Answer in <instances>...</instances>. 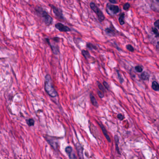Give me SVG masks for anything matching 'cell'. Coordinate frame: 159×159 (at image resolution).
I'll return each instance as SVG.
<instances>
[{
  "label": "cell",
  "instance_id": "cell-4",
  "mask_svg": "<svg viewBox=\"0 0 159 159\" xmlns=\"http://www.w3.org/2000/svg\"><path fill=\"white\" fill-rule=\"evenodd\" d=\"M52 10H53V13L55 14V16L59 19L63 20L64 19L62 11L61 10L59 9L56 7L54 6L53 5H49Z\"/></svg>",
  "mask_w": 159,
  "mask_h": 159
},
{
  "label": "cell",
  "instance_id": "cell-25",
  "mask_svg": "<svg viewBox=\"0 0 159 159\" xmlns=\"http://www.w3.org/2000/svg\"><path fill=\"white\" fill-rule=\"evenodd\" d=\"M103 85L104 86V87H105L107 90H109V89H110V87H109V84H108V83H107V82H106V81H104Z\"/></svg>",
  "mask_w": 159,
  "mask_h": 159
},
{
  "label": "cell",
  "instance_id": "cell-9",
  "mask_svg": "<svg viewBox=\"0 0 159 159\" xmlns=\"http://www.w3.org/2000/svg\"><path fill=\"white\" fill-rule=\"evenodd\" d=\"M98 124H99V125H100V127H101L102 131L103 133L104 136H105L106 140H107V141H108L109 143H111V139H110V137H109V135H108V133H107V130H106L104 126L102 125L101 123H98Z\"/></svg>",
  "mask_w": 159,
  "mask_h": 159
},
{
  "label": "cell",
  "instance_id": "cell-20",
  "mask_svg": "<svg viewBox=\"0 0 159 159\" xmlns=\"http://www.w3.org/2000/svg\"><path fill=\"white\" fill-rule=\"evenodd\" d=\"M126 48L128 49L129 51H130V52H133L134 51V48H133V47L130 44L127 45V46H126Z\"/></svg>",
  "mask_w": 159,
  "mask_h": 159
},
{
  "label": "cell",
  "instance_id": "cell-29",
  "mask_svg": "<svg viewBox=\"0 0 159 159\" xmlns=\"http://www.w3.org/2000/svg\"><path fill=\"white\" fill-rule=\"evenodd\" d=\"M109 2L111 3L112 4H116L117 3L116 0H109Z\"/></svg>",
  "mask_w": 159,
  "mask_h": 159
},
{
  "label": "cell",
  "instance_id": "cell-21",
  "mask_svg": "<svg viewBox=\"0 0 159 159\" xmlns=\"http://www.w3.org/2000/svg\"><path fill=\"white\" fill-rule=\"evenodd\" d=\"M130 7V5L129 3H126L123 6V9L124 10H126V11H127V10H129V9Z\"/></svg>",
  "mask_w": 159,
  "mask_h": 159
},
{
  "label": "cell",
  "instance_id": "cell-12",
  "mask_svg": "<svg viewBox=\"0 0 159 159\" xmlns=\"http://www.w3.org/2000/svg\"><path fill=\"white\" fill-rule=\"evenodd\" d=\"M152 88L153 90L158 91L159 90V85L157 81L155 80L152 82Z\"/></svg>",
  "mask_w": 159,
  "mask_h": 159
},
{
  "label": "cell",
  "instance_id": "cell-11",
  "mask_svg": "<svg viewBox=\"0 0 159 159\" xmlns=\"http://www.w3.org/2000/svg\"><path fill=\"white\" fill-rule=\"evenodd\" d=\"M90 99L91 103L92 104V105H93V106H94L98 107V106H99V104H98V102H97L96 98H95V97H94L92 94H91Z\"/></svg>",
  "mask_w": 159,
  "mask_h": 159
},
{
  "label": "cell",
  "instance_id": "cell-23",
  "mask_svg": "<svg viewBox=\"0 0 159 159\" xmlns=\"http://www.w3.org/2000/svg\"><path fill=\"white\" fill-rule=\"evenodd\" d=\"M105 32H106L107 34H110L111 35L114 34V31L111 29H109V28H107V29H105Z\"/></svg>",
  "mask_w": 159,
  "mask_h": 159
},
{
  "label": "cell",
  "instance_id": "cell-15",
  "mask_svg": "<svg viewBox=\"0 0 159 159\" xmlns=\"http://www.w3.org/2000/svg\"><path fill=\"white\" fill-rule=\"evenodd\" d=\"M82 55L84 56V57L86 59H88V58H90L91 57L88 51L87 50H83L82 51Z\"/></svg>",
  "mask_w": 159,
  "mask_h": 159
},
{
  "label": "cell",
  "instance_id": "cell-1",
  "mask_svg": "<svg viewBox=\"0 0 159 159\" xmlns=\"http://www.w3.org/2000/svg\"><path fill=\"white\" fill-rule=\"evenodd\" d=\"M44 89L47 93L51 97H55L58 95L53 87L52 79L50 75H47L45 77Z\"/></svg>",
  "mask_w": 159,
  "mask_h": 159
},
{
  "label": "cell",
  "instance_id": "cell-10",
  "mask_svg": "<svg viewBox=\"0 0 159 159\" xmlns=\"http://www.w3.org/2000/svg\"><path fill=\"white\" fill-rule=\"evenodd\" d=\"M140 76H141V79H143V80H148L149 77H150V75H149V74L147 72L142 73Z\"/></svg>",
  "mask_w": 159,
  "mask_h": 159
},
{
  "label": "cell",
  "instance_id": "cell-14",
  "mask_svg": "<svg viewBox=\"0 0 159 159\" xmlns=\"http://www.w3.org/2000/svg\"><path fill=\"white\" fill-rule=\"evenodd\" d=\"M115 142L116 149L118 153L120 154V151H119V137L117 135H115Z\"/></svg>",
  "mask_w": 159,
  "mask_h": 159
},
{
  "label": "cell",
  "instance_id": "cell-27",
  "mask_svg": "<svg viewBox=\"0 0 159 159\" xmlns=\"http://www.w3.org/2000/svg\"><path fill=\"white\" fill-rule=\"evenodd\" d=\"M118 118L120 120H124V116L122 115V114H119L117 116Z\"/></svg>",
  "mask_w": 159,
  "mask_h": 159
},
{
  "label": "cell",
  "instance_id": "cell-7",
  "mask_svg": "<svg viewBox=\"0 0 159 159\" xmlns=\"http://www.w3.org/2000/svg\"><path fill=\"white\" fill-rule=\"evenodd\" d=\"M107 8L110 10L113 14H117L119 12V8L118 6L110 4L108 3L107 5Z\"/></svg>",
  "mask_w": 159,
  "mask_h": 159
},
{
  "label": "cell",
  "instance_id": "cell-8",
  "mask_svg": "<svg viewBox=\"0 0 159 159\" xmlns=\"http://www.w3.org/2000/svg\"><path fill=\"white\" fill-rule=\"evenodd\" d=\"M76 150L77 151L79 159H84V156H83V150H84V149H83V147L80 144L77 143L76 145Z\"/></svg>",
  "mask_w": 159,
  "mask_h": 159
},
{
  "label": "cell",
  "instance_id": "cell-13",
  "mask_svg": "<svg viewBox=\"0 0 159 159\" xmlns=\"http://www.w3.org/2000/svg\"><path fill=\"white\" fill-rule=\"evenodd\" d=\"M125 14L122 13L119 16V24L121 25H124L125 23L124 18H125Z\"/></svg>",
  "mask_w": 159,
  "mask_h": 159
},
{
  "label": "cell",
  "instance_id": "cell-26",
  "mask_svg": "<svg viewBox=\"0 0 159 159\" xmlns=\"http://www.w3.org/2000/svg\"><path fill=\"white\" fill-rule=\"evenodd\" d=\"M98 93L100 98H103L104 97V95L103 93L101 91H98Z\"/></svg>",
  "mask_w": 159,
  "mask_h": 159
},
{
  "label": "cell",
  "instance_id": "cell-24",
  "mask_svg": "<svg viewBox=\"0 0 159 159\" xmlns=\"http://www.w3.org/2000/svg\"><path fill=\"white\" fill-rule=\"evenodd\" d=\"M118 74V79L119 80V81H120V83H122V82L124 81V80H123V78L121 77V75H120L119 73V72L118 71H117Z\"/></svg>",
  "mask_w": 159,
  "mask_h": 159
},
{
  "label": "cell",
  "instance_id": "cell-3",
  "mask_svg": "<svg viewBox=\"0 0 159 159\" xmlns=\"http://www.w3.org/2000/svg\"><path fill=\"white\" fill-rule=\"evenodd\" d=\"M90 6L91 8L94 11V13L97 14V16L98 17V18L100 21L102 22V21H104L105 19V16L103 12L101 11V9L93 2H91L90 3Z\"/></svg>",
  "mask_w": 159,
  "mask_h": 159
},
{
  "label": "cell",
  "instance_id": "cell-6",
  "mask_svg": "<svg viewBox=\"0 0 159 159\" xmlns=\"http://www.w3.org/2000/svg\"><path fill=\"white\" fill-rule=\"evenodd\" d=\"M65 151L66 154L69 156L70 159H77L76 156L75 154L74 153L72 147H67L65 148Z\"/></svg>",
  "mask_w": 159,
  "mask_h": 159
},
{
  "label": "cell",
  "instance_id": "cell-17",
  "mask_svg": "<svg viewBox=\"0 0 159 159\" xmlns=\"http://www.w3.org/2000/svg\"><path fill=\"white\" fill-rule=\"evenodd\" d=\"M87 48H88L90 50H92V49H96L97 48L96 46L92 44L91 43H87Z\"/></svg>",
  "mask_w": 159,
  "mask_h": 159
},
{
  "label": "cell",
  "instance_id": "cell-19",
  "mask_svg": "<svg viewBox=\"0 0 159 159\" xmlns=\"http://www.w3.org/2000/svg\"><path fill=\"white\" fill-rule=\"evenodd\" d=\"M135 70L138 73H141L143 71V68L140 66H136L135 67Z\"/></svg>",
  "mask_w": 159,
  "mask_h": 159
},
{
  "label": "cell",
  "instance_id": "cell-18",
  "mask_svg": "<svg viewBox=\"0 0 159 159\" xmlns=\"http://www.w3.org/2000/svg\"><path fill=\"white\" fill-rule=\"evenodd\" d=\"M98 87H99V89H100V90L102 91V92L104 93L105 92V89L104 87H103L102 85L101 84L100 82H98Z\"/></svg>",
  "mask_w": 159,
  "mask_h": 159
},
{
  "label": "cell",
  "instance_id": "cell-16",
  "mask_svg": "<svg viewBox=\"0 0 159 159\" xmlns=\"http://www.w3.org/2000/svg\"><path fill=\"white\" fill-rule=\"evenodd\" d=\"M26 122H27L28 126H30V127L34 125L35 121L33 119L31 118L27 120H26Z\"/></svg>",
  "mask_w": 159,
  "mask_h": 159
},
{
  "label": "cell",
  "instance_id": "cell-28",
  "mask_svg": "<svg viewBox=\"0 0 159 159\" xmlns=\"http://www.w3.org/2000/svg\"><path fill=\"white\" fill-rule=\"evenodd\" d=\"M154 26L156 27V28H157L158 29L159 28V20H156L155 21V23H154Z\"/></svg>",
  "mask_w": 159,
  "mask_h": 159
},
{
  "label": "cell",
  "instance_id": "cell-22",
  "mask_svg": "<svg viewBox=\"0 0 159 159\" xmlns=\"http://www.w3.org/2000/svg\"><path fill=\"white\" fill-rule=\"evenodd\" d=\"M152 31H153V32L156 34V37H158L159 32L158 30L156 28H152Z\"/></svg>",
  "mask_w": 159,
  "mask_h": 159
},
{
  "label": "cell",
  "instance_id": "cell-5",
  "mask_svg": "<svg viewBox=\"0 0 159 159\" xmlns=\"http://www.w3.org/2000/svg\"><path fill=\"white\" fill-rule=\"evenodd\" d=\"M55 27H56V29H58V30L60 32H69L71 30V29H70L69 27L63 25L62 23H57V24L55 25Z\"/></svg>",
  "mask_w": 159,
  "mask_h": 159
},
{
  "label": "cell",
  "instance_id": "cell-2",
  "mask_svg": "<svg viewBox=\"0 0 159 159\" xmlns=\"http://www.w3.org/2000/svg\"><path fill=\"white\" fill-rule=\"evenodd\" d=\"M36 11L40 15L43 21L44 22L45 24L47 26H49L52 24V22H53V19L45 11L38 7Z\"/></svg>",
  "mask_w": 159,
  "mask_h": 159
}]
</instances>
